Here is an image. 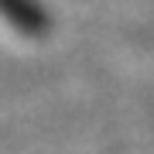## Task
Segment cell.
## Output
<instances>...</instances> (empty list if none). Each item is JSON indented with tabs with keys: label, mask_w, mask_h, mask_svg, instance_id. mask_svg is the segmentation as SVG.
I'll use <instances>...</instances> for the list:
<instances>
[{
	"label": "cell",
	"mask_w": 154,
	"mask_h": 154,
	"mask_svg": "<svg viewBox=\"0 0 154 154\" xmlns=\"http://www.w3.org/2000/svg\"><path fill=\"white\" fill-rule=\"evenodd\" d=\"M0 14L17 31L31 34V38H41L48 31V14H45V7L38 0H0Z\"/></svg>",
	"instance_id": "obj_1"
}]
</instances>
